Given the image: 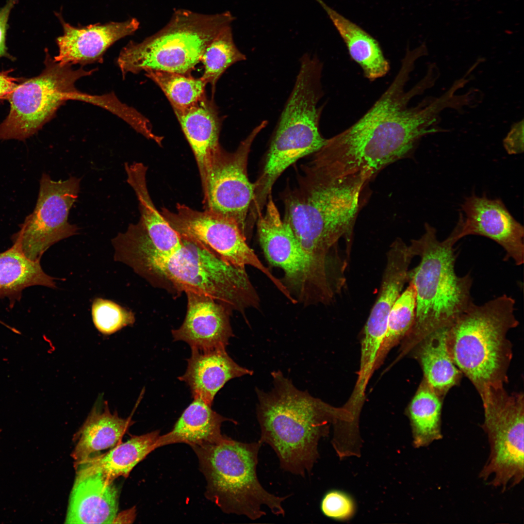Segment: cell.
Here are the masks:
<instances>
[{
    "label": "cell",
    "mask_w": 524,
    "mask_h": 524,
    "mask_svg": "<svg viewBox=\"0 0 524 524\" xmlns=\"http://www.w3.org/2000/svg\"><path fill=\"white\" fill-rule=\"evenodd\" d=\"M414 69L409 62L400 68L389 87L358 120L327 139L316 152L321 163L338 177H360L369 180L389 164L408 155L424 136L443 131L437 127L446 107L439 97H428L417 105L410 101L431 88L423 77L406 86Z\"/></svg>",
    "instance_id": "obj_1"
},
{
    "label": "cell",
    "mask_w": 524,
    "mask_h": 524,
    "mask_svg": "<svg viewBox=\"0 0 524 524\" xmlns=\"http://www.w3.org/2000/svg\"><path fill=\"white\" fill-rule=\"evenodd\" d=\"M176 212L163 208L161 213L178 234L202 245L235 266H252L264 274L277 287L281 285L246 242L238 224L228 218L208 211H198L178 203Z\"/></svg>",
    "instance_id": "obj_14"
},
{
    "label": "cell",
    "mask_w": 524,
    "mask_h": 524,
    "mask_svg": "<svg viewBox=\"0 0 524 524\" xmlns=\"http://www.w3.org/2000/svg\"><path fill=\"white\" fill-rule=\"evenodd\" d=\"M0 432H1V430H0Z\"/></svg>",
    "instance_id": "obj_38"
},
{
    "label": "cell",
    "mask_w": 524,
    "mask_h": 524,
    "mask_svg": "<svg viewBox=\"0 0 524 524\" xmlns=\"http://www.w3.org/2000/svg\"><path fill=\"white\" fill-rule=\"evenodd\" d=\"M515 303L506 294L481 305L473 302L448 329L450 356L479 394L508 382L512 351L507 334L519 324Z\"/></svg>",
    "instance_id": "obj_5"
},
{
    "label": "cell",
    "mask_w": 524,
    "mask_h": 524,
    "mask_svg": "<svg viewBox=\"0 0 524 524\" xmlns=\"http://www.w3.org/2000/svg\"><path fill=\"white\" fill-rule=\"evenodd\" d=\"M234 19L229 12L206 15L175 11L159 31L141 42L130 41L121 49L117 64L123 77L149 70L190 75L210 43Z\"/></svg>",
    "instance_id": "obj_8"
},
{
    "label": "cell",
    "mask_w": 524,
    "mask_h": 524,
    "mask_svg": "<svg viewBox=\"0 0 524 524\" xmlns=\"http://www.w3.org/2000/svg\"><path fill=\"white\" fill-rule=\"evenodd\" d=\"M234 420L226 418L211 408V406L200 398H194L167 433L160 435L155 448L177 443H185L190 446L214 442L223 436L221 427L223 422Z\"/></svg>",
    "instance_id": "obj_24"
},
{
    "label": "cell",
    "mask_w": 524,
    "mask_h": 524,
    "mask_svg": "<svg viewBox=\"0 0 524 524\" xmlns=\"http://www.w3.org/2000/svg\"><path fill=\"white\" fill-rule=\"evenodd\" d=\"M9 71L0 72V99L7 98L17 83V79L9 75Z\"/></svg>",
    "instance_id": "obj_36"
},
{
    "label": "cell",
    "mask_w": 524,
    "mask_h": 524,
    "mask_svg": "<svg viewBox=\"0 0 524 524\" xmlns=\"http://www.w3.org/2000/svg\"><path fill=\"white\" fill-rule=\"evenodd\" d=\"M63 33L56 39L58 52L54 59L63 65L82 66L101 63L107 50L120 39L134 33L140 22L135 18L122 22L96 23L75 27L56 14Z\"/></svg>",
    "instance_id": "obj_17"
},
{
    "label": "cell",
    "mask_w": 524,
    "mask_h": 524,
    "mask_svg": "<svg viewBox=\"0 0 524 524\" xmlns=\"http://www.w3.org/2000/svg\"><path fill=\"white\" fill-rule=\"evenodd\" d=\"M34 285L56 287L40 261L29 259L15 246L0 253V298H19L25 288Z\"/></svg>",
    "instance_id": "obj_27"
},
{
    "label": "cell",
    "mask_w": 524,
    "mask_h": 524,
    "mask_svg": "<svg viewBox=\"0 0 524 524\" xmlns=\"http://www.w3.org/2000/svg\"><path fill=\"white\" fill-rule=\"evenodd\" d=\"M271 376L270 391L255 389L259 441L271 446L283 470L304 476L319 458L318 442L328 435V424L340 420L342 414L297 389L280 371Z\"/></svg>",
    "instance_id": "obj_4"
},
{
    "label": "cell",
    "mask_w": 524,
    "mask_h": 524,
    "mask_svg": "<svg viewBox=\"0 0 524 524\" xmlns=\"http://www.w3.org/2000/svg\"><path fill=\"white\" fill-rule=\"evenodd\" d=\"M324 9L344 42L351 58L371 82L385 76L390 65L378 42L369 33L328 6L316 0Z\"/></svg>",
    "instance_id": "obj_23"
},
{
    "label": "cell",
    "mask_w": 524,
    "mask_h": 524,
    "mask_svg": "<svg viewBox=\"0 0 524 524\" xmlns=\"http://www.w3.org/2000/svg\"><path fill=\"white\" fill-rule=\"evenodd\" d=\"M80 180L70 177L55 181L42 174L35 207L13 236V245L27 258L40 261L51 246L77 234L78 227L70 224L68 217L78 198Z\"/></svg>",
    "instance_id": "obj_13"
},
{
    "label": "cell",
    "mask_w": 524,
    "mask_h": 524,
    "mask_svg": "<svg viewBox=\"0 0 524 524\" xmlns=\"http://www.w3.org/2000/svg\"><path fill=\"white\" fill-rule=\"evenodd\" d=\"M461 207L458 224L451 233L457 242L470 235L484 236L504 248V261L512 259L517 265L524 263V227L500 199L473 194Z\"/></svg>",
    "instance_id": "obj_16"
},
{
    "label": "cell",
    "mask_w": 524,
    "mask_h": 524,
    "mask_svg": "<svg viewBox=\"0 0 524 524\" xmlns=\"http://www.w3.org/2000/svg\"><path fill=\"white\" fill-rule=\"evenodd\" d=\"M448 329L435 331L424 338L419 352L424 378L442 398L458 383L461 375L448 350Z\"/></svg>",
    "instance_id": "obj_26"
},
{
    "label": "cell",
    "mask_w": 524,
    "mask_h": 524,
    "mask_svg": "<svg viewBox=\"0 0 524 524\" xmlns=\"http://www.w3.org/2000/svg\"><path fill=\"white\" fill-rule=\"evenodd\" d=\"M45 54L42 72L17 84L8 96L10 109L0 124V140H24L32 136L68 100L90 102L92 95L79 91L75 83L96 70L74 69L72 65L61 64L47 49Z\"/></svg>",
    "instance_id": "obj_10"
},
{
    "label": "cell",
    "mask_w": 524,
    "mask_h": 524,
    "mask_svg": "<svg viewBox=\"0 0 524 524\" xmlns=\"http://www.w3.org/2000/svg\"><path fill=\"white\" fill-rule=\"evenodd\" d=\"M441 399L424 378L409 409L414 447H426L442 439Z\"/></svg>",
    "instance_id": "obj_28"
},
{
    "label": "cell",
    "mask_w": 524,
    "mask_h": 524,
    "mask_svg": "<svg viewBox=\"0 0 524 524\" xmlns=\"http://www.w3.org/2000/svg\"><path fill=\"white\" fill-rule=\"evenodd\" d=\"M187 362L186 370L179 379L189 387L193 398H200L211 406L216 394L228 381L253 374L236 363L226 349H191Z\"/></svg>",
    "instance_id": "obj_20"
},
{
    "label": "cell",
    "mask_w": 524,
    "mask_h": 524,
    "mask_svg": "<svg viewBox=\"0 0 524 524\" xmlns=\"http://www.w3.org/2000/svg\"><path fill=\"white\" fill-rule=\"evenodd\" d=\"M112 242L115 260L128 265L155 287L177 296L188 292L203 294L229 311L243 314L259 306L245 268L228 263L176 231L153 244L140 219Z\"/></svg>",
    "instance_id": "obj_2"
},
{
    "label": "cell",
    "mask_w": 524,
    "mask_h": 524,
    "mask_svg": "<svg viewBox=\"0 0 524 524\" xmlns=\"http://www.w3.org/2000/svg\"><path fill=\"white\" fill-rule=\"evenodd\" d=\"M293 90L276 127L263 166L273 177H279L291 165L312 154L327 139L319 129L323 109L318 102L323 94L322 63L316 55L305 54Z\"/></svg>",
    "instance_id": "obj_9"
},
{
    "label": "cell",
    "mask_w": 524,
    "mask_h": 524,
    "mask_svg": "<svg viewBox=\"0 0 524 524\" xmlns=\"http://www.w3.org/2000/svg\"><path fill=\"white\" fill-rule=\"evenodd\" d=\"M323 514L328 517L340 521L348 520L355 512V504L347 493L332 490L324 496L321 505Z\"/></svg>",
    "instance_id": "obj_33"
},
{
    "label": "cell",
    "mask_w": 524,
    "mask_h": 524,
    "mask_svg": "<svg viewBox=\"0 0 524 524\" xmlns=\"http://www.w3.org/2000/svg\"><path fill=\"white\" fill-rule=\"evenodd\" d=\"M145 72L163 91L174 111L186 110L206 96L207 83L201 77L163 71Z\"/></svg>",
    "instance_id": "obj_29"
},
{
    "label": "cell",
    "mask_w": 524,
    "mask_h": 524,
    "mask_svg": "<svg viewBox=\"0 0 524 524\" xmlns=\"http://www.w3.org/2000/svg\"><path fill=\"white\" fill-rule=\"evenodd\" d=\"M367 181L360 177H337L312 156L301 165L295 185L284 190L283 219L312 265L326 264L339 239H350Z\"/></svg>",
    "instance_id": "obj_3"
},
{
    "label": "cell",
    "mask_w": 524,
    "mask_h": 524,
    "mask_svg": "<svg viewBox=\"0 0 524 524\" xmlns=\"http://www.w3.org/2000/svg\"><path fill=\"white\" fill-rule=\"evenodd\" d=\"M136 517V508L134 507L117 514L113 523H132Z\"/></svg>",
    "instance_id": "obj_37"
},
{
    "label": "cell",
    "mask_w": 524,
    "mask_h": 524,
    "mask_svg": "<svg viewBox=\"0 0 524 524\" xmlns=\"http://www.w3.org/2000/svg\"><path fill=\"white\" fill-rule=\"evenodd\" d=\"M93 321L103 334L110 335L135 322L134 313L115 302L102 298L94 299L92 305Z\"/></svg>",
    "instance_id": "obj_32"
},
{
    "label": "cell",
    "mask_w": 524,
    "mask_h": 524,
    "mask_svg": "<svg viewBox=\"0 0 524 524\" xmlns=\"http://www.w3.org/2000/svg\"><path fill=\"white\" fill-rule=\"evenodd\" d=\"M416 311V291L413 283L401 293L389 313L387 330L377 361L397 342L410 332L414 323Z\"/></svg>",
    "instance_id": "obj_31"
},
{
    "label": "cell",
    "mask_w": 524,
    "mask_h": 524,
    "mask_svg": "<svg viewBox=\"0 0 524 524\" xmlns=\"http://www.w3.org/2000/svg\"><path fill=\"white\" fill-rule=\"evenodd\" d=\"M131 417L123 419L112 413L107 401L103 407L96 403L85 422L74 435L77 442L71 453L77 467L101 451L121 442L123 435L133 424Z\"/></svg>",
    "instance_id": "obj_21"
},
{
    "label": "cell",
    "mask_w": 524,
    "mask_h": 524,
    "mask_svg": "<svg viewBox=\"0 0 524 524\" xmlns=\"http://www.w3.org/2000/svg\"><path fill=\"white\" fill-rule=\"evenodd\" d=\"M490 453L479 477L504 491L524 477V396L508 393L504 386L490 387L480 394Z\"/></svg>",
    "instance_id": "obj_11"
},
{
    "label": "cell",
    "mask_w": 524,
    "mask_h": 524,
    "mask_svg": "<svg viewBox=\"0 0 524 524\" xmlns=\"http://www.w3.org/2000/svg\"><path fill=\"white\" fill-rule=\"evenodd\" d=\"M160 430L140 436H132L106 453L93 457L76 469L83 468L101 473L113 481L119 476L127 477L132 469L154 451Z\"/></svg>",
    "instance_id": "obj_25"
},
{
    "label": "cell",
    "mask_w": 524,
    "mask_h": 524,
    "mask_svg": "<svg viewBox=\"0 0 524 524\" xmlns=\"http://www.w3.org/2000/svg\"><path fill=\"white\" fill-rule=\"evenodd\" d=\"M18 0H8L5 5L0 10V58L11 57L6 46V36L8 28V19L12 9Z\"/></svg>",
    "instance_id": "obj_35"
},
{
    "label": "cell",
    "mask_w": 524,
    "mask_h": 524,
    "mask_svg": "<svg viewBox=\"0 0 524 524\" xmlns=\"http://www.w3.org/2000/svg\"><path fill=\"white\" fill-rule=\"evenodd\" d=\"M267 124L262 121L233 152L220 145L210 154L201 182L204 209L235 221L246 236V225L254 198V184L249 180L247 163L254 139Z\"/></svg>",
    "instance_id": "obj_12"
},
{
    "label": "cell",
    "mask_w": 524,
    "mask_h": 524,
    "mask_svg": "<svg viewBox=\"0 0 524 524\" xmlns=\"http://www.w3.org/2000/svg\"><path fill=\"white\" fill-rule=\"evenodd\" d=\"M65 523L113 524L117 514L118 491L101 473L76 469Z\"/></svg>",
    "instance_id": "obj_19"
},
{
    "label": "cell",
    "mask_w": 524,
    "mask_h": 524,
    "mask_svg": "<svg viewBox=\"0 0 524 524\" xmlns=\"http://www.w3.org/2000/svg\"><path fill=\"white\" fill-rule=\"evenodd\" d=\"M503 146L509 155H516L524 152V120L513 123L504 138Z\"/></svg>",
    "instance_id": "obj_34"
},
{
    "label": "cell",
    "mask_w": 524,
    "mask_h": 524,
    "mask_svg": "<svg viewBox=\"0 0 524 524\" xmlns=\"http://www.w3.org/2000/svg\"><path fill=\"white\" fill-rule=\"evenodd\" d=\"M186 316L181 326L171 331L174 341H182L201 351L226 349L233 336L229 311L207 295L188 292Z\"/></svg>",
    "instance_id": "obj_18"
},
{
    "label": "cell",
    "mask_w": 524,
    "mask_h": 524,
    "mask_svg": "<svg viewBox=\"0 0 524 524\" xmlns=\"http://www.w3.org/2000/svg\"><path fill=\"white\" fill-rule=\"evenodd\" d=\"M265 207L264 213L260 214L256 220L265 257L271 265L283 271L290 293L291 290L294 291L298 299L306 304L316 303L317 291L307 256L290 226L281 217L271 195Z\"/></svg>",
    "instance_id": "obj_15"
},
{
    "label": "cell",
    "mask_w": 524,
    "mask_h": 524,
    "mask_svg": "<svg viewBox=\"0 0 524 524\" xmlns=\"http://www.w3.org/2000/svg\"><path fill=\"white\" fill-rule=\"evenodd\" d=\"M262 443L238 442L223 435L213 442L191 446L197 457L207 485L205 497L223 512L255 520L266 515L264 506L284 516L282 502L288 497L268 492L257 475Z\"/></svg>",
    "instance_id": "obj_7"
},
{
    "label": "cell",
    "mask_w": 524,
    "mask_h": 524,
    "mask_svg": "<svg viewBox=\"0 0 524 524\" xmlns=\"http://www.w3.org/2000/svg\"><path fill=\"white\" fill-rule=\"evenodd\" d=\"M174 112L193 152L202 181L208 158L220 145L221 118L213 101L206 96L191 107Z\"/></svg>",
    "instance_id": "obj_22"
},
{
    "label": "cell",
    "mask_w": 524,
    "mask_h": 524,
    "mask_svg": "<svg viewBox=\"0 0 524 524\" xmlns=\"http://www.w3.org/2000/svg\"><path fill=\"white\" fill-rule=\"evenodd\" d=\"M456 242L451 234L439 240L436 229L427 223L423 235L411 241L421 258L409 275L416 291L415 318L410 331L415 342L449 328L473 303L471 276L459 277L455 270Z\"/></svg>",
    "instance_id": "obj_6"
},
{
    "label": "cell",
    "mask_w": 524,
    "mask_h": 524,
    "mask_svg": "<svg viewBox=\"0 0 524 524\" xmlns=\"http://www.w3.org/2000/svg\"><path fill=\"white\" fill-rule=\"evenodd\" d=\"M246 59V55L236 47L230 25L222 29L204 50L200 62L204 66L201 77L210 83L213 94L217 82L233 64Z\"/></svg>",
    "instance_id": "obj_30"
}]
</instances>
